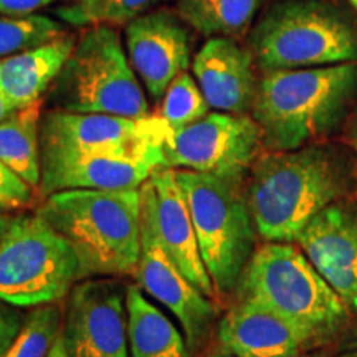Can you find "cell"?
Returning a JSON list of instances; mask_svg holds the SVG:
<instances>
[{
  "label": "cell",
  "instance_id": "cell-21",
  "mask_svg": "<svg viewBox=\"0 0 357 357\" xmlns=\"http://www.w3.org/2000/svg\"><path fill=\"white\" fill-rule=\"evenodd\" d=\"M40 123L42 101L13 111L0 123V160L33 189L42 182Z\"/></svg>",
  "mask_w": 357,
  "mask_h": 357
},
{
  "label": "cell",
  "instance_id": "cell-15",
  "mask_svg": "<svg viewBox=\"0 0 357 357\" xmlns=\"http://www.w3.org/2000/svg\"><path fill=\"white\" fill-rule=\"evenodd\" d=\"M126 47L147 95L160 101L174 78L190 66V26L172 12H147L126 24Z\"/></svg>",
  "mask_w": 357,
  "mask_h": 357
},
{
  "label": "cell",
  "instance_id": "cell-17",
  "mask_svg": "<svg viewBox=\"0 0 357 357\" xmlns=\"http://www.w3.org/2000/svg\"><path fill=\"white\" fill-rule=\"evenodd\" d=\"M217 344L235 357H298L314 341L276 311L240 298L218 321Z\"/></svg>",
  "mask_w": 357,
  "mask_h": 357
},
{
  "label": "cell",
  "instance_id": "cell-6",
  "mask_svg": "<svg viewBox=\"0 0 357 357\" xmlns=\"http://www.w3.org/2000/svg\"><path fill=\"white\" fill-rule=\"evenodd\" d=\"M52 109L102 113L142 119L151 116L119 33L108 24H93L48 89Z\"/></svg>",
  "mask_w": 357,
  "mask_h": 357
},
{
  "label": "cell",
  "instance_id": "cell-29",
  "mask_svg": "<svg viewBox=\"0 0 357 357\" xmlns=\"http://www.w3.org/2000/svg\"><path fill=\"white\" fill-rule=\"evenodd\" d=\"M106 0H78V3L68 13H65V17H68L75 24H96L98 17L102 10Z\"/></svg>",
  "mask_w": 357,
  "mask_h": 357
},
{
  "label": "cell",
  "instance_id": "cell-3",
  "mask_svg": "<svg viewBox=\"0 0 357 357\" xmlns=\"http://www.w3.org/2000/svg\"><path fill=\"white\" fill-rule=\"evenodd\" d=\"M73 247L83 273L134 275L141 257V190H60L37 211Z\"/></svg>",
  "mask_w": 357,
  "mask_h": 357
},
{
  "label": "cell",
  "instance_id": "cell-8",
  "mask_svg": "<svg viewBox=\"0 0 357 357\" xmlns=\"http://www.w3.org/2000/svg\"><path fill=\"white\" fill-rule=\"evenodd\" d=\"M84 278L73 247L38 212L13 218L0 238V300L8 305L58 303Z\"/></svg>",
  "mask_w": 357,
  "mask_h": 357
},
{
  "label": "cell",
  "instance_id": "cell-28",
  "mask_svg": "<svg viewBox=\"0 0 357 357\" xmlns=\"http://www.w3.org/2000/svg\"><path fill=\"white\" fill-rule=\"evenodd\" d=\"M24 316L17 310V306L0 300V357H3L12 341L19 334Z\"/></svg>",
  "mask_w": 357,
  "mask_h": 357
},
{
  "label": "cell",
  "instance_id": "cell-19",
  "mask_svg": "<svg viewBox=\"0 0 357 357\" xmlns=\"http://www.w3.org/2000/svg\"><path fill=\"white\" fill-rule=\"evenodd\" d=\"M77 38L65 33L52 42L0 58V91L22 109L42 101L73 52Z\"/></svg>",
  "mask_w": 357,
  "mask_h": 357
},
{
  "label": "cell",
  "instance_id": "cell-16",
  "mask_svg": "<svg viewBox=\"0 0 357 357\" xmlns=\"http://www.w3.org/2000/svg\"><path fill=\"white\" fill-rule=\"evenodd\" d=\"M305 255L357 314V205L339 202L318 213L298 236Z\"/></svg>",
  "mask_w": 357,
  "mask_h": 357
},
{
  "label": "cell",
  "instance_id": "cell-32",
  "mask_svg": "<svg viewBox=\"0 0 357 357\" xmlns=\"http://www.w3.org/2000/svg\"><path fill=\"white\" fill-rule=\"evenodd\" d=\"M47 357H70L68 354V349H66V344H65V337H63V333H60V336L56 337L55 344L48 352Z\"/></svg>",
  "mask_w": 357,
  "mask_h": 357
},
{
  "label": "cell",
  "instance_id": "cell-10",
  "mask_svg": "<svg viewBox=\"0 0 357 357\" xmlns=\"http://www.w3.org/2000/svg\"><path fill=\"white\" fill-rule=\"evenodd\" d=\"M172 129L160 116L142 119L102 113L50 109L40 123L43 160L78 158L166 142Z\"/></svg>",
  "mask_w": 357,
  "mask_h": 357
},
{
  "label": "cell",
  "instance_id": "cell-35",
  "mask_svg": "<svg viewBox=\"0 0 357 357\" xmlns=\"http://www.w3.org/2000/svg\"><path fill=\"white\" fill-rule=\"evenodd\" d=\"M10 222H12V218L6 217L2 212H0V238H2V235L6 234L8 227H10Z\"/></svg>",
  "mask_w": 357,
  "mask_h": 357
},
{
  "label": "cell",
  "instance_id": "cell-27",
  "mask_svg": "<svg viewBox=\"0 0 357 357\" xmlns=\"http://www.w3.org/2000/svg\"><path fill=\"white\" fill-rule=\"evenodd\" d=\"M166 0H106L96 24L126 25Z\"/></svg>",
  "mask_w": 357,
  "mask_h": 357
},
{
  "label": "cell",
  "instance_id": "cell-24",
  "mask_svg": "<svg viewBox=\"0 0 357 357\" xmlns=\"http://www.w3.org/2000/svg\"><path fill=\"white\" fill-rule=\"evenodd\" d=\"M65 35V26L52 17L0 13V58L40 47Z\"/></svg>",
  "mask_w": 357,
  "mask_h": 357
},
{
  "label": "cell",
  "instance_id": "cell-34",
  "mask_svg": "<svg viewBox=\"0 0 357 357\" xmlns=\"http://www.w3.org/2000/svg\"><path fill=\"white\" fill-rule=\"evenodd\" d=\"M349 137H351L352 146H354V149H356V153H357V113L354 114V118H352L351 129H349Z\"/></svg>",
  "mask_w": 357,
  "mask_h": 357
},
{
  "label": "cell",
  "instance_id": "cell-23",
  "mask_svg": "<svg viewBox=\"0 0 357 357\" xmlns=\"http://www.w3.org/2000/svg\"><path fill=\"white\" fill-rule=\"evenodd\" d=\"M63 328V310L58 303L35 306L25 316L19 334L3 357H47Z\"/></svg>",
  "mask_w": 357,
  "mask_h": 357
},
{
  "label": "cell",
  "instance_id": "cell-7",
  "mask_svg": "<svg viewBox=\"0 0 357 357\" xmlns=\"http://www.w3.org/2000/svg\"><path fill=\"white\" fill-rule=\"evenodd\" d=\"M176 176L189 204L204 265L215 291L229 294L257 250L255 222L242 184L185 169H176Z\"/></svg>",
  "mask_w": 357,
  "mask_h": 357
},
{
  "label": "cell",
  "instance_id": "cell-5",
  "mask_svg": "<svg viewBox=\"0 0 357 357\" xmlns=\"http://www.w3.org/2000/svg\"><path fill=\"white\" fill-rule=\"evenodd\" d=\"M250 298L284 316L314 344L336 334L349 319V307L329 287L305 252L289 242H266L250 258L238 283Z\"/></svg>",
  "mask_w": 357,
  "mask_h": 357
},
{
  "label": "cell",
  "instance_id": "cell-2",
  "mask_svg": "<svg viewBox=\"0 0 357 357\" xmlns=\"http://www.w3.org/2000/svg\"><path fill=\"white\" fill-rule=\"evenodd\" d=\"M357 89V63L278 70L258 79L252 118L270 151H293L331 132Z\"/></svg>",
  "mask_w": 357,
  "mask_h": 357
},
{
  "label": "cell",
  "instance_id": "cell-36",
  "mask_svg": "<svg viewBox=\"0 0 357 357\" xmlns=\"http://www.w3.org/2000/svg\"><path fill=\"white\" fill-rule=\"evenodd\" d=\"M336 357H357V349L344 351V352H341V354H337Z\"/></svg>",
  "mask_w": 357,
  "mask_h": 357
},
{
  "label": "cell",
  "instance_id": "cell-30",
  "mask_svg": "<svg viewBox=\"0 0 357 357\" xmlns=\"http://www.w3.org/2000/svg\"><path fill=\"white\" fill-rule=\"evenodd\" d=\"M53 2L55 0H0V13L3 15H32Z\"/></svg>",
  "mask_w": 357,
  "mask_h": 357
},
{
  "label": "cell",
  "instance_id": "cell-38",
  "mask_svg": "<svg viewBox=\"0 0 357 357\" xmlns=\"http://www.w3.org/2000/svg\"><path fill=\"white\" fill-rule=\"evenodd\" d=\"M349 2H351V6L354 7V10L357 12V0H349Z\"/></svg>",
  "mask_w": 357,
  "mask_h": 357
},
{
  "label": "cell",
  "instance_id": "cell-18",
  "mask_svg": "<svg viewBox=\"0 0 357 357\" xmlns=\"http://www.w3.org/2000/svg\"><path fill=\"white\" fill-rule=\"evenodd\" d=\"M192 71L212 109L234 114L252 111L258 86L255 58L235 38H208L195 53Z\"/></svg>",
  "mask_w": 357,
  "mask_h": 357
},
{
  "label": "cell",
  "instance_id": "cell-25",
  "mask_svg": "<svg viewBox=\"0 0 357 357\" xmlns=\"http://www.w3.org/2000/svg\"><path fill=\"white\" fill-rule=\"evenodd\" d=\"M160 105L159 116L169 124L172 131L199 121L205 114H208V102L200 91L197 82L187 71H182L169 84L166 95Z\"/></svg>",
  "mask_w": 357,
  "mask_h": 357
},
{
  "label": "cell",
  "instance_id": "cell-9",
  "mask_svg": "<svg viewBox=\"0 0 357 357\" xmlns=\"http://www.w3.org/2000/svg\"><path fill=\"white\" fill-rule=\"evenodd\" d=\"M261 146V129L255 119L213 111L172 131L164 144V155L167 167L211 174L242 184L260 158Z\"/></svg>",
  "mask_w": 357,
  "mask_h": 357
},
{
  "label": "cell",
  "instance_id": "cell-4",
  "mask_svg": "<svg viewBox=\"0 0 357 357\" xmlns=\"http://www.w3.org/2000/svg\"><path fill=\"white\" fill-rule=\"evenodd\" d=\"M248 47L261 73L357 61V22L326 0H278L253 25Z\"/></svg>",
  "mask_w": 357,
  "mask_h": 357
},
{
  "label": "cell",
  "instance_id": "cell-12",
  "mask_svg": "<svg viewBox=\"0 0 357 357\" xmlns=\"http://www.w3.org/2000/svg\"><path fill=\"white\" fill-rule=\"evenodd\" d=\"M134 276L142 291L162 305L177 319L190 354L197 352L215 321V306L211 298L195 288L178 270L142 215L141 257Z\"/></svg>",
  "mask_w": 357,
  "mask_h": 357
},
{
  "label": "cell",
  "instance_id": "cell-33",
  "mask_svg": "<svg viewBox=\"0 0 357 357\" xmlns=\"http://www.w3.org/2000/svg\"><path fill=\"white\" fill-rule=\"evenodd\" d=\"M13 111H17V109L13 108L12 102L8 101L6 96H3L2 91H0V123L6 121V119L13 113Z\"/></svg>",
  "mask_w": 357,
  "mask_h": 357
},
{
  "label": "cell",
  "instance_id": "cell-26",
  "mask_svg": "<svg viewBox=\"0 0 357 357\" xmlns=\"http://www.w3.org/2000/svg\"><path fill=\"white\" fill-rule=\"evenodd\" d=\"M33 200V187L0 160V211H19Z\"/></svg>",
  "mask_w": 357,
  "mask_h": 357
},
{
  "label": "cell",
  "instance_id": "cell-22",
  "mask_svg": "<svg viewBox=\"0 0 357 357\" xmlns=\"http://www.w3.org/2000/svg\"><path fill=\"white\" fill-rule=\"evenodd\" d=\"M265 0H178L177 13L207 38H240L248 32Z\"/></svg>",
  "mask_w": 357,
  "mask_h": 357
},
{
  "label": "cell",
  "instance_id": "cell-11",
  "mask_svg": "<svg viewBox=\"0 0 357 357\" xmlns=\"http://www.w3.org/2000/svg\"><path fill=\"white\" fill-rule=\"evenodd\" d=\"M126 293L108 276H89L71 288L61 328L70 357H129Z\"/></svg>",
  "mask_w": 357,
  "mask_h": 357
},
{
  "label": "cell",
  "instance_id": "cell-13",
  "mask_svg": "<svg viewBox=\"0 0 357 357\" xmlns=\"http://www.w3.org/2000/svg\"><path fill=\"white\" fill-rule=\"evenodd\" d=\"M141 215L187 280L205 296L215 298L211 275L192 223L187 197L178 184L176 169L160 167L141 187Z\"/></svg>",
  "mask_w": 357,
  "mask_h": 357
},
{
  "label": "cell",
  "instance_id": "cell-37",
  "mask_svg": "<svg viewBox=\"0 0 357 357\" xmlns=\"http://www.w3.org/2000/svg\"><path fill=\"white\" fill-rule=\"evenodd\" d=\"M205 357H235V356L227 354V352H222V351H217V352H213V354H208V356H205Z\"/></svg>",
  "mask_w": 357,
  "mask_h": 357
},
{
  "label": "cell",
  "instance_id": "cell-1",
  "mask_svg": "<svg viewBox=\"0 0 357 357\" xmlns=\"http://www.w3.org/2000/svg\"><path fill=\"white\" fill-rule=\"evenodd\" d=\"M351 174L336 151L303 146L260 155L245 195L257 234L266 242H296L310 222L349 192Z\"/></svg>",
  "mask_w": 357,
  "mask_h": 357
},
{
  "label": "cell",
  "instance_id": "cell-31",
  "mask_svg": "<svg viewBox=\"0 0 357 357\" xmlns=\"http://www.w3.org/2000/svg\"><path fill=\"white\" fill-rule=\"evenodd\" d=\"M339 349L342 352L357 349V324L352 326L349 331L346 333V336L341 339V342H339Z\"/></svg>",
  "mask_w": 357,
  "mask_h": 357
},
{
  "label": "cell",
  "instance_id": "cell-14",
  "mask_svg": "<svg viewBox=\"0 0 357 357\" xmlns=\"http://www.w3.org/2000/svg\"><path fill=\"white\" fill-rule=\"evenodd\" d=\"M164 144L153 142L131 151L43 160L40 190L47 197L71 189H141L158 169L167 167Z\"/></svg>",
  "mask_w": 357,
  "mask_h": 357
},
{
  "label": "cell",
  "instance_id": "cell-20",
  "mask_svg": "<svg viewBox=\"0 0 357 357\" xmlns=\"http://www.w3.org/2000/svg\"><path fill=\"white\" fill-rule=\"evenodd\" d=\"M129 357H190L184 333L154 305L139 284L126 293Z\"/></svg>",
  "mask_w": 357,
  "mask_h": 357
}]
</instances>
